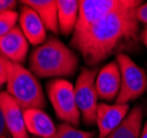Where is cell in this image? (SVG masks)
I'll return each mask as SVG.
<instances>
[{
    "label": "cell",
    "mask_w": 147,
    "mask_h": 138,
    "mask_svg": "<svg viewBox=\"0 0 147 138\" xmlns=\"http://www.w3.org/2000/svg\"><path fill=\"white\" fill-rule=\"evenodd\" d=\"M140 3V0H127L124 6L104 17L79 40L71 42L88 65L100 64L113 53L136 43L140 33L136 8Z\"/></svg>",
    "instance_id": "cell-1"
},
{
    "label": "cell",
    "mask_w": 147,
    "mask_h": 138,
    "mask_svg": "<svg viewBox=\"0 0 147 138\" xmlns=\"http://www.w3.org/2000/svg\"><path fill=\"white\" fill-rule=\"evenodd\" d=\"M79 59L70 48L58 38H49L34 48L30 55V71L37 77H66L76 72Z\"/></svg>",
    "instance_id": "cell-2"
},
{
    "label": "cell",
    "mask_w": 147,
    "mask_h": 138,
    "mask_svg": "<svg viewBox=\"0 0 147 138\" xmlns=\"http://www.w3.org/2000/svg\"><path fill=\"white\" fill-rule=\"evenodd\" d=\"M7 93L23 110L45 107V97L37 76L22 64L8 63Z\"/></svg>",
    "instance_id": "cell-3"
},
{
    "label": "cell",
    "mask_w": 147,
    "mask_h": 138,
    "mask_svg": "<svg viewBox=\"0 0 147 138\" xmlns=\"http://www.w3.org/2000/svg\"><path fill=\"white\" fill-rule=\"evenodd\" d=\"M116 61L121 70V91L115 103L128 104L137 100L147 90V73L125 53H118Z\"/></svg>",
    "instance_id": "cell-4"
},
{
    "label": "cell",
    "mask_w": 147,
    "mask_h": 138,
    "mask_svg": "<svg viewBox=\"0 0 147 138\" xmlns=\"http://www.w3.org/2000/svg\"><path fill=\"white\" fill-rule=\"evenodd\" d=\"M47 91L58 118L72 126L79 125L81 113L76 106L73 84L64 79H55L49 82Z\"/></svg>",
    "instance_id": "cell-5"
},
{
    "label": "cell",
    "mask_w": 147,
    "mask_h": 138,
    "mask_svg": "<svg viewBox=\"0 0 147 138\" xmlns=\"http://www.w3.org/2000/svg\"><path fill=\"white\" fill-rule=\"evenodd\" d=\"M96 75V69H83L74 84L76 106L81 113L83 122L86 125L96 124V114L98 106V96L95 87Z\"/></svg>",
    "instance_id": "cell-6"
},
{
    "label": "cell",
    "mask_w": 147,
    "mask_h": 138,
    "mask_svg": "<svg viewBox=\"0 0 147 138\" xmlns=\"http://www.w3.org/2000/svg\"><path fill=\"white\" fill-rule=\"evenodd\" d=\"M127 0H81L79 1V18L71 42L83 36L104 17L124 6Z\"/></svg>",
    "instance_id": "cell-7"
},
{
    "label": "cell",
    "mask_w": 147,
    "mask_h": 138,
    "mask_svg": "<svg viewBox=\"0 0 147 138\" xmlns=\"http://www.w3.org/2000/svg\"><path fill=\"white\" fill-rule=\"evenodd\" d=\"M121 70L116 60L104 65L98 71L95 80L98 98L102 101H116L121 91Z\"/></svg>",
    "instance_id": "cell-8"
},
{
    "label": "cell",
    "mask_w": 147,
    "mask_h": 138,
    "mask_svg": "<svg viewBox=\"0 0 147 138\" xmlns=\"http://www.w3.org/2000/svg\"><path fill=\"white\" fill-rule=\"evenodd\" d=\"M128 104H106L98 103L96 125L98 129V138H107L112 131L124 120L129 112Z\"/></svg>",
    "instance_id": "cell-9"
},
{
    "label": "cell",
    "mask_w": 147,
    "mask_h": 138,
    "mask_svg": "<svg viewBox=\"0 0 147 138\" xmlns=\"http://www.w3.org/2000/svg\"><path fill=\"white\" fill-rule=\"evenodd\" d=\"M0 107L10 136L12 138H29L23 109L7 92H0Z\"/></svg>",
    "instance_id": "cell-10"
},
{
    "label": "cell",
    "mask_w": 147,
    "mask_h": 138,
    "mask_svg": "<svg viewBox=\"0 0 147 138\" xmlns=\"http://www.w3.org/2000/svg\"><path fill=\"white\" fill-rule=\"evenodd\" d=\"M28 51L29 41L18 26L0 38V55L7 61L22 64Z\"/></svg>",
    "instance_id": "cell-11"
},
{
    "label": "cell",
    "mask_w": 147,
    "mask_h": 138,
    "mask_svg": "<svg viewBox=\"0 0 147 138\" xmlns=\"http://www.w3.org/2000/svg\"><path fill=\"white\" fill-rule=\"evenodd\" d=\"M19 27L30 44L39 46L47 41V28L32 8L22 6L19 15Z\"/></svg>",
    "instance_id": "cell-12"
},
{
    "label": "cell",
    "mask_w": 147,
    "mask_h": 138,
    "mask_svg": "<svg viewBox=\"0 0 147 138\" xmlns=\"http://www.w3.org/2000/svg\"><path fill=\"white\" fill-rule=\"evenodd\" d=\"M23 117L28 131L34 136L40 138H50L57 131L55 124L43 109H26L23 110Z\"/></svg>",
    "instance_id": "cell-13"
},
{
    "label": "cell",
    "mask_w": 147,
    "mask_h": 138,
    "mask_svg": "<svg viewBox=\"0 0 147 138\" xmlns=\"http://www.w3.org/2000/svg\"><path fill=\"white\" fill-rule=\"evenodd\" d=\"M144 108L137 105L126 115L124 120L111 133L107 138H140L143 131Z\"/></svg>",
    "instance_id": "cell-14"
},
{
    "label": "cell",
    "mask_w": 147,
    "mask_h": 138,
    "mask_svg": "<svg viewBox=\"0 0 147 138\" xmlns=\"http://www.w3.org/2000/svg\"><path fill=\"white\" fill-rule=\"evenodd\" d=\"M20 2L37 12L47 30H50L53 33L59 32L57 0H22Z\"/></svg>",
    "instance_id": "cell-15"
},
{
    "label": "cell",
    "mask_w": 147,
    "mask_h": 138,
    "mask_svg": "<svg viewBox=\"0 0 147 138\" xmlns=\"http://www.w3.org/2000/svg\"><path fill=\"white\" fill-rule=\"evenodd\" d=\"M58 2V23L63 36L74 32L79 18V1L76 0H57Z\"/></svg>",
    "instance_id": "cell-16"
},
{
    "label": "cell",
    "mask_w": 147,
    "mask_h": 138,
    "mask_svg": "<svg viewBox=\"0 0 147 138\" xmlns=\"http://www.w3.org/2000/svg\"><path fill=\"white\" fill-rule=\"evenodd\" d=\"M94 133L93 131H81L75 128L70 124H60L57 127L55 134L50 138H93Z\"/></svg>",
    "instance_id": "cell-17"
},
{
    "label": "cell",
    "mask_w": 147,
    "mask_h": 138,
    "mask_svg": "<svg viewBox=\"0 0 147 138\" xmlns=\"http://www.w3.org/2000/svg\"><path fill=\"white\" fill-rule=\"evenodd\" d=\"M19 19V15L16 11H7L0 13V38L7 34L11 29L16 27Z\"/></svg>",
    "instance_id": "cell-18"
},
{
    "label": "cell",
    "mask_w": 147,
    "mask_h": 138,
    "mask_svg": "<svg viewBox=\"0 0 147 138\" xmlns=\"http://www.w3.org/2000/svg\"><path fill=\"white\" fill-rule=\"evenodd\" d=\"M8 63H9V61L0 57V86H2L3 84H7Z\"/></svg>",
    "instance_id": "cell-19"
},
{
    "label": "cell",
    "mask_w": 147,
    "mask_h": 138,
    "mask_svg": "<svg viewBox=\"0 0 147 138\" xmlns=\"http://www.w3.org/2000/svg\"><path fill=\"white\" fill-rule=\"evenodd\" d=\"M136 17L140 23H144L147 27V2H142L138 7L136 8Z\"/></svg>",
    "instance_id": "cell-20"
},
{
    "label": "cell",
    "mask_w": 147,
    "mask_h": 138,
    "mask_svg": "<svg viewBox=\"0 0 147 138\" xmlns=\"http://www.w3.org/2000/svg\"><path fill=\"white\" fill-rule=\"evenodd\" d=\"M16 0H0V13L7 12V11H15L17 7Z\"/></svg>",
    "instance_id": "cell-21"
},
{
    "label": "cell",
    "mask_w": 147,
    "mask_h": 138,
    "mask_svg": "<svg viewBox=\"0 0 147 138\" xmlns=\"http://www.w3.org/2000/svg\"><path fill=\"white\" fill-rule=\"evenodd\" d=\"M10 134L8 131L7 125H6V122H5V117H3V114H2V109L0 107V138H8Z\"/></svg>",
    "instance_id": "cell-22"
},
{
    "label": "cell",
    "mask_w": 147,
    "mask_h": 138,
    "mask_svg": "<svg viewBox=\"0 0 147 138\" xmlns=\"http://www.w3.org/2000/svg\"><path fill=\"white\" fill-rule=\"evenodd\" d=\"M140 40L143 41V43L145 44V46L147 48V27L144 28V30L140 33Z\"/></svg>",
    "instance_id": "cell-23"
},
{
    "label": "cell",
    "mask_w": 147,
    "mask_h": 138,
    "mask_svg": "<svg viewBox=\"0 0 147 138\" xmlns=\"http://www.w3.org/2000/svg\"><path fill=\"white\" fill-rule=\"evenodd\" d=\"M140 138H147V120L146 123L144 124V126H143V131H142Z\"/></svg>",
    "instance_id": "cell-24"
},
{
    "label": "cell",
    "mask_w": 147,
    "mask_h": 138,
    "mask_svg": "<svg viewBox=\"0 0 147 138\" xmlns=\"http://www.w3.org/2000/svg\"><path fill=\"white\" fill-rule=\"evenodd\" d=\"M0 57H1V55H0Z\"/></svg>",
    "instance_id": "cell-25"
}]
</instances>
